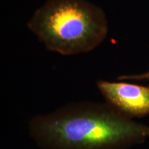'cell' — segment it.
Here are the masks:
<instances>
[{"mask_svg":"<svg viewBox=\"0 0 149 149\" xmlns=\"http://www.w3.org/2000/svg\"><path fill=\"white\" fill-rule=\"evenodd\" d=\"M97 84L107 103L124 116L131 118L149 115V86L105 81Z\"/></svg>","mask_w":149,"mask_h":149,"instance_id":"3957f363","label":"cell"},{"mask_svg":"<svg viewBox=\"0 0 149 149\" xmlns=\"http://www.w3.org/2000/svg\"><path fill=\"white\" fill-rule=\"evenodd\" d=\"M118 79H134V80H148L149 81V71L141 74L137 75H128V76H120Z\"/></svg>","mask_w":149,"mask_h":149,"instance_id":"277c9868","label":"cell"},{"mask_svg":"<svg viewBox=\"0 0 149 149\" xmlns=\"http://www.w3.org/2000/svg\"><path fill=\"white\" fill-rule=\"evenodd\" d=\"M28 27L47 49L64 55L92 51L109 29L104 11L86 0H48L35 11Z\"/></svg>","mask_w":149,"mask_h":149,"instance_id":"7a4b0ae2","label":"cell"},{"mask_svg":"<svg viewBox=\"0 0 149 149\" xmlns=\"http://www.w3.org/2000/svg\"><path fill=\"white\" fill-rule=\"evenodd\" d=\"M42 149H125L149 137V126L124 116L109 104H70L29 124Z\"/></svg>","mask_w":149,"mask_h":149,"instance_id":"6da1fadb","label":"cell"}]
</instances>
